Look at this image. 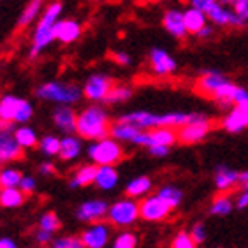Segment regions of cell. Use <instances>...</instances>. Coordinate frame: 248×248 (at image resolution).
<instances>
[{
    "label": "cell",
    "mask_w": 248,
    "mask_h": 248,
    "mask_svg": "<svg viewBox=\"0 0 248 248\" xmlns=\"http://www.w3.org/2000/svg\"><path fill=\"white\" fill-rule=\"evenodd\" d=\"M63 13V4L60 0H49L46 7H44L43 15L39 16L33 27L32 39H30V48H29V58L35 60L43 55L46 49L55 43V25Z\"/></svg>",
    "instance_id": "cell-1"
},
{
    "label": "cell",
    "mask_w": 248,
    "mask_h": 248,
    "mask_svg": "<svg viewBox=\"0 0 248 248\" xmlns=\"http://www.w3.org/2000/svg\"><path fill=\"white\" fill-rule=\"evenodd\" d=\"M238 85L232 83L222 71L217 69H204L201 71L199 78L196 79L194 90L199 95L211 99L220 108H231L234 104V93Z\"/></svg>",
    "instance_id": "cell-2"
},
{
    "label": "cell",
    "mask_w": 248,
    "mask_h": 248,
    "mask_svg": "<svg viewBox=\"0 0 248 248\" xmlns=\"http://www.w3.org/2000/svg\"><path fill=\"white\" fill-rule=\"evenodd\" d=\"M109 113L106 111L104 106L99 102L83 108L76 116V134L79 138L88 139V141H97V139L108 138L111 129Z\"/></svg>",
    "instance_id": "cell-3"
},
{
    "label": "cell",
    "mask_w": 248,
    "mask_h": 248,
    "mask_svg": "<svg viewBox=\"0 0 248 248\" xmlns=\"http://www.w3.org/2000/svg\"><path fill=\"white\" fill-rule=\"evenodd\" d=\"M197 113H180V111H174V113H150V111H130V113H125L120 118L125 120V122H130L136 127L143 130L155 129V127H182L186 122H190Z\"/></svg>",
    "instance_id": "cell-4"
},
{
    "label": "cell",
    "mask_w": 248,
    "mask_h": 248,
    "mask_svg": "<svg viewBox=\"0 0 248 248\" xmlns=\"http://www.w3.org/2000/svg\"><path fill=\"white\" fill-rule=\"evenodd\" d=\"M35 97L57 106H74L83 99V88L76 83L44 81L35 88Z\"/></svg>",
    "instance_id": "cell-5"
},
{
    "label": "cell",
    "mask_w": 248,
    "mask_h": 248,
    "mask_svg": "<svg viewBox=\"0 0 248 248\" xmlns=\"http://www.w3.org/2000/svg\"><path fill=\"white\" fill-rule=\"evenodd\" d=\"M88 157L97 166H116L125 158V150L115 138H102L92 141L88 146Z\"/></svg>",
    "instance_id": "cell-6"
},
{
    "label": "cell",
    "mask_w": 248,
    "mask_h": 248,
    "mask_svg": "<svg viewBox=\"0 0 248 248\" xmlns=\"http://www.w3.org/2000/svg\"><path fill=\"white\" fill-rule=\"evenodd\" d=\"M33 116V106L29 99H23V97L13 95V93H7V95L0 97V120H4L7 124H29Z\"/></svg>",
    "instance_id": "cell-7"
},
{
    "label": "cell",
    "mask_w": 248,
    "mask_h": 248,
    "mask_svg": "<svg viewBox=\"0 0 248 248\" xmlns=\"http://www.w3.org/2000/svg\"><path fill=\"white\" fill-rule=\"evenodd\" d=\"M213 130V122L206 115L197 113L190 122H186L185 125L178 127V141L183 144H196L208 136Z\"/></svg>",
    "instance_id": "cell-8"
},
{
    "label": "cell",
    "mask_w": 248,
    "mask_h": 248,
    "mask_svg": "<svg viewBox=\"0 0 248 248\" xmlns=\"http://www.w3.org/2000/svg\"><path fill=\"white\" fill-rule=\"evenodd\" d=\"M115 79L104 72H95V74H90L86 78L83 88V97L88 99L90 102H99L102 104L108 97V93L111 92L113 85H115Z\"/></svg>",
    "instance_id": "cell-9"
},
{
    "label": "cell",
    "mask_w": 248,
    "mask_h": 248,
    "mask_svg": "<svg viewBox=\"0 0 248 248\" xmlns=\"http://www.w3.org/2000/svg\"><path fill=\"white\" fill-rule=\"evenodd\" d=\"M204 13L208 16V21L217 29H245L243 23L229 7V4H225L224 0H217Z\"/></svg>",
    "instance_id": "cell-10"
},
{
    "label": "cell",
    "mask_w": 248,
    "mask_h": 248,
    "mask_svg": "<svg viewBox=\"0 0 248 248\" xmlns=\"http://www.w3.org/2000/svg\"><path fill=\"white\" fill-rule=\"evenodd\" d=\"M174 143H178V132L174 127H155V129L150 130H141L138 138L134 139L132 144L144 146V148H150V146H155V144H162V146L171 148Z\"/></svg>",
    "instance_id": "cell-11"
},
{
    "label": "cell",
    "mask_w": 248,
    "mask_h": 248,
    "mask_svg": "<svg viewBox=\"0 0 248 248\" xmlns=\"http://www.w3.org/2000/svg\"><path fill=\"white\" fill-rule=\"evenodd\" d=\"M148 67L152 76L157 78H169L176 74L178 62L171 53L164 48H152L148 51Z\"/></svg>",
    "instance_id": "cell-12"
},
{
    "label": "cell",
    "mask_w": 248,
    "mask_h": 248,
    "mask_svg": "<svg viewBox=\"0 0 248 248\" xmlns=\"http://www.w3.org/2000/svg\"><path fill=\"white\" fill-rule=\"evenodd\" d=\"M108 218L115 225H132L139 218V204L132 197L118 201L113 206H109Z\"/></svg>",
    "instance_id": "cell-13"
},
{
    "label": "cell",
    "mask_w": 248,
    "mask_h": 248,
    "mask_svg": "<svg viewBox=\"0 0 248 248\" xmlns=\"http://www.w3.org/2000/svg\"><path fill=\"white\" fill-rule=\"evenodd\" d=\"M171 211H172L171 204L164 197L158 196V194L157 196L146 197L139 204V217L148 220V222H160V220L167 218Z\"/></svg>",
    "instance_id": "cell-14"
},
{
    "label": "cell",
    "mask_w": 248,
    "mask_h": 248,
    "mask_svg": "<svg viewBox=\"0 0 248 248\" xmlns=\"http://www.w3.org/2000/svg\"><path fill=\"white\" fill-rule=\"evenodd\" d=\"M220 125L231 134L243 132L245 129H248V102H238L231 106V109L224 115Z\"/></svg>",
    "instance_id": "cell-15"
},
{
    "label": "cell",
    "mask_w": 248,
    "mask_h": 248,
    "mask_svg": "<svg viewBox=\"0 0 248 248\" xmlns=\"http://www.w3.org/2000/svg\"><path fill=\"white\" fill-rule=\"evenodd\" d=\"M162 27L171 37L178 39V41H182L188 35L185 19H183V9H180V7H169V9L164 11Z\"/></svg>",
    "instance_id": "cell-16"
},
{
    "label": "cell",
    "mask_w": 248,
    "mask_h": 248,
    "mask_svg": "<svg viewBox=\"0 0 248 248\" xmlns=\"http://www.w3.org/2000/svg\"><path fill=\"white\" fill-rule=\"evenodd\" d=\"M21 157H23V148L16 141L13 127L0 130V164L15 162Z\"/></svg>",
    "instance_id": "cell-17"
},
{
    "label": "cell",
    "mask_w": 248,
    "mask_h": 248,
    "mask_svg": "<svg viewBox=\"0 0 248 248\" xmlns=\"http://www.w3.org/2000/svg\"><path fill=\"white\" fill-rule=\"evenodd\" d=\"M83 27L78 19L65 18V19H58L57 25H55V41L62 44H72L76 43L78 39L81 37Z\"/></svg>",
    "instance_id": "cell-18"
},
{
    "label": "cell",
    "mask_w": 248,
    "mask_h": 248,
    "mask_svg": "<svg viewBox=\"0 0 248 248\" xmlns=\"http://www.w3.org/2000/svg\"><path fill=\"white\" fill-rule=\"evenodd\" d=\"M108 210H109V204L102 199H95V201H86L83 202L76 211L78 220L81 222H100L108 215Z\"/></svg>",
    "instance_id": "cell-19"
},
{
    "label": "cell",
    "mask_w": 248,
    "mask_h": 248,
    "mask_svg": "<svg viewBox=\"0 0 248 248\" xmlns=\"http://www.w3.org/2000/svg\"><path fill=\"white\" fill-rule=\"evenodd\" d=\"M76 116L78 113L72 109V106H63L58 104L53 109V124L60 132L63 134H74L76 132Z\"/></svg>",
    "instance_id": "cell-20"
},
{
    "label": "cell",
    "mask_w": 248,
    "mask_h": 248,
    "mask_svg": "<svg viewBox=\"0 0 248 248\" xmlns=\"http://www.w3.org/2000/svg\"><path fill=\"white\" fill-rule=\"evenodd\" d=\"M81 241L85 248H104L109 241V227L97 222L81 234Z\"/></svg>",
    "instance_id": "cell-21"
},
{
    "label": "cell",
    "mask_w": 248,
    "mask_h": 248,
    "mask_svg": "<svg viewBox=\"0 0 248 248\" xmlns=\"http://www.w3.org/2000/svg\"><path fill=\"white\" fill-rule=\"evenodd\" d=\"M141 130H143V129L136 127V125L130 124V122H125V120L118 118L116 122H113V124H111L109 136H111V138H115L116 141H120V143H130V144H132L134 139L138 138Z\"/></svg>",
    "instance_id": "cell-22"
},
{
    "label": "cell",
    "mask_w": 248,
    "mask_h": 248,
    "mask_svg": "<svg viewBox=\"0 0 248 248\" xmlns=\"http://www.w3.org/2000/svg\"><path fill=\"white\" fill-rule=\"evenodd\" d=\"M46 0H29L23 11L19 13L18 18V29H27L30 25H33L39 19V16L43 15L44 7H46Z\"/></svg>",
    "instance_id": "cell-23"
},
{
    "label": "cell",
    "mask_w": 248,
    "mask_h": 248,
    "mask_svg": "<svg viewBox=\"0 0 248 248\" xmlns=\"http://www.w3.org/2000/svg\"><path fill=\"white\" fill-rule=\"evenodd\" d=\"M81 139L79 136H72V134H65V138L60 139V152L58 157L62 158L63 162H71L74 158H78L81 155Z\"/></svg>",
    "instance_id": "cell-24"
},
{
    "label": "cell",
    "mask_w": 248,
    "mask_h": 248,
    "mask_svg": "<svg viewBox=\"0 0 248 248\" xmlns=\"http://www.w3.org/2000/svg\"><path fill=\"white\" fill-rule=\"evenodd\" d=\"M183 19H185V27L188 35H196L206 23H208V16L204 11L197 9V7H186L183 9Z\"/></svg>",
    "instance_id": "cell-25"
},
{
    "label": "cell",
    "mask_w": 248,
    "mask_h": 248,
    "mask_svg": "<svg viewBox=\"0 0 248 248\" xmlns=\"http://www.w3.org/2000/svg\"><path fill=\"white\" fill-rule=\"evenodd\" d=\"M118 183V172H116L115 166H99L97 167V176H95V185L102 190H111L115 188Z\"/></svg>",
    "instance_id": "cell-26"
},
{
    "label": "cell",
    "mask_w": 248,
    "mask_h": 248,
    "mask_svg": "<svg viewBox=\"0 0 248 248\" xmlns=\"http://www.w3.org/2000/svg\"><path fill=\"white\" fill-rule=\"evenodd\" d=\"M239 183V172L232 171L227 166H220L215 172V185L218 190H229L234 185Z\"/></svg>",
    "instance_id": "cell-27"
},
{
    "label": "cell",
    "mask_w": 248,
    "mask_h": 248,
    "mask_svg": "<svg viewBox=\"0 0 248 248\" xmlns=\"http://www.w3.org/2000/svg\"><path fill=\"white\" fill-rule=\"evenodd\" d=\"M97 164H86V166H81L76 171L74 178L71 180V186L76 188V186H86L95 183V176H97Z\"/></svg>",
    "instance_id": "cell-28"
},
{
    "label": "cell",
    "mask_w": 248,
    "mask_h": 248,
    "mask_svg": "<svg viewBox=\"0 0 248 248\" xmlns=\"http://www.w3.org/2000/svg\"><path fill=\"white\" fill-rule=\"evenodd\" d=\"M134 95V88L127 83H115L106 97L104 104H124Z\"/></svg>",
    "instance_id": "cell-29"
},
{
    "label": "cell",
    "mask_w": 248,
    "mask_h": 248,
    "mask_svg": "<svg viewBox=\"0 0 248 248\" xmlns=\"http://www.w3.org/2000/svg\"><path fill=\"white\" fill-rule=\"evenodd\" d=\"M15 138L23 150L35 148L39 144V138H37V134H35V130H33L32 127H29L27 124L19 125L18 129H15Z\"/></svg>",
    "instance_id": "cell-30"
},
{
    "label": "cell",
    "mask_w": 248,
    "mask_h": 248,
    "mask_svg": "<svg viewBox=\"0 0 248 248\" xmlns=\"http://www.w3.org/2000/svg\"><path fill=\"white\" fill-rule=\"evenodd\" d=\"M25 194L19 186H7L0 190V206L4 208H18L23 204Z\"/></svg>",
    "instance_id": "cell-31"
},
{
    "label": "cell",
    "mask_w": 248,
    "mask_h": 248,
    "mask_svg": "<svg viewBox=\"0 0 248 248\" xmlns=\"http://www.w3.org/2000/svg\"><path fill=\"white\" fill-rule=\"evenodd\" d=\"M150 188H152V182H150L148 176H139L134 178L132 182L127 185L125 192L129 197H143L144 194H148Z\"/></svg>",
    "instance_id": "cell-32"
},
{
    "label": "cell",
    "mask_w": 248,
    "mask_h": 248,
    "mask_svg": "<svg viewBox=\"0 0 248 248\" xmlns=\"http://www.w3.org/2000/svg\"><path fill=\"white\" fill-rule=\"evenodd\" d=\"M23 174L15 169V167H5L0 169V188H7V186H19Z\"/></svg>",
    "instance_id": "cell-33"
},
{
    "label": "cell",
    "mask_w": 248,
    "mask_h": 248,
    "mask_svg": "<svg viewBox=\"0 0 248 248\" xmlns=\"http://www.w3.org/2000/svg\"><path fill=\"white\" fill-rule=\"evenodd\" d=\"M37 146L41 148V152H43L44 155L55 157V155H58V152H60V138L48 134V136H44V138L39 141Z\"/></svg>",
    "instance_id": "cell-34"
},
{
    "label": "cell",
    "mask_w": 248,
    "mask_h": 248,
    "mask_svg": "<svg viewBox=\"0 0 248 248\" xmlns=\"http://www.w3.org/2000/svg\"><path fill=\"white\" fill-rule=\"evenodd\" d=\"M231 210H232V201H231L229 196H218L215 201H213V204H211V215H217V217H224V215H229Z\"/></svg>",
    "instance_id": "cell-35"
},
{
    "label": "cell",
    "mask_w": 248,
    "mask_h": 248,
    "mask_svg": "<svg viewBox=\"0 0 248 248\" xmlns=\"http://www.w3.org/2000/svg\"><path fill=\"white\" fill-rule=\"evenodd\" d=\"M225 4L234 11V15L238 16L243 27H248V0H224Z\"/></svg>",
    "instance_id": "cell-36"
},
{
    "label": "cell",
    "mask_w": 248,
    "mask_h": 248,
    "mask_svg": "<svg viewBox=\"0 0 248 248\" xmlns=\"http://www.w3.org/2000/svg\"><path fill=\"white\" fill-rule=\"evenodd\" d=\"M158 196L164 197V199L171 204L172 210H174V208H178V206H180V202H182V199H183L182 190H180V188H176V186H164V188H160Z\"/></svg>",
    "instance_id": "cell-37"
},
{
    "label": "cell",
    "mask_w": 248,
    "mask_h": 248,
    "mask_svg": "<svg viewBox=\"0 0 248 248\" xmlns=\"http://www.w3.org/2000/svg\"><path fill=\"white\" fill-rule=\"evenodd\" d=\"M39 229L48 231V232H57L60 229V218L55 211H48L41 217V222H39Z\"/></svg>",
    "instance_id": "cell-38"
},
{
    "label": "cell",
    "mask_w": 248,
    "mask_h": 248,
    "mask_svg": "<svg viewBox=\"0 0 248 248\" xmlns=\"http://www.w3.org/2000/svg\"><path fill=\"white\" fill-rule=\"evenodd\" d=\"M138 245V238L134 232H122L118 238L115 239L113 248H136Z\"/></svg>",
    "instance_id": "cell-39"
},
{
    "label": "cell",
    "mask_w": 248,
    "mask_h": 248,
    "mask_svg": "<svg viewBox=\"0 0 248 248\" xmlns=\"http://www.w3.org/2000/svg\"><path fill=\"white\" fill-rule=\"evenodd\" d=\"M171 248H197V243L188 232H180L172 241Z\"/></svg>",
    "instance_id": "cell-40"
},
{
    "label": "cell",
    "mask_w": 248,
    "mask_h": 248,
    "mask_svg": "<svg viewBox=\"0 0 248 248\" xmlns=\"http://www.w3.org/2000/svg\"><path fill=\"white\" fill-rule=\"evenodd\" d=\"M51 248H85L81 238H60L53 243Z\"/></svg>",
    "instance_id": "cell-41"
},
{
    "label": "cell",
    "mask_w": 248,
    "mask_h": 248,
    "mask_svg": "<svg viewBox=\"0 0 248 248\" xmlns=\"http://www.w3.org/2000/svg\"><path fill=\"white\" fill-rule=\"evenodd\" d=\"M111 60L120 67H129L132 63V57L127 51H113L111 53Z\"/></svg>",
    "instance_id": "cell-42"
},
{
    "label": "cell",
    "mask_w": 248,
    "mask_h": 248,
    "mask_svg": "<svg viewBox=\"0 0 248 248\" xmlns=\"http://www.w3.org/2000/svg\"><path fill=\"white\" fill-rule=\"evenodd\" d=\"M35 180H33L32 176H23L21 178V182H19V188H21V192L23 194H32V192H35Z\"/></svg>",
    "instance_id": "cell-43"
},
{
    "label": "cell",
    "mask_w": 248,
    "mask_h": 248,
    "mask_svg": "<svg viewBox=\"0 0 248 248\" xmlns=\"http://www.w3.org/2000/svg\"><path fill=\"white\" fill-rule=\"evenodd\" d=\"M190 236L194 238V241H196L197 245L202 243V241H204V238H206V229H204V225H202V224H196V225H194V227H192Z\"/></svg>",
    "instance_id": "cell-44"
},
{
    "label": "cell",
    "mask_w": 248,
    "mask_h": 248,
    "mask_svg": "<svg viewBox=\"0 0 248 248\" xmlns=\"http://www.w3.org/2000/svg\"><path fill=\"white\" fill-rule=\"evenodd\" d=\"M213 33H215V27L208 21V23H206L204 27H202V29L196 33V37L201 39V41H208L210 37H213Z\"/></svg>",
    "instance_id": "cell-45"
},
{
    "label": "cell",
    "mask_w": 248,
    "mask_h": 248,
    "mask_svg": "<svg viewBox=\"0 0 248 248\" xmlns=\"http://www.w3.org/2000/svg\"><path fill=\"white\" fill-rule=\"evenodd\" d=\"M169 146H162V144H155V146H150L148 152L150 155H153V157H167V153H169Z\"/></svg>",
    "instance_id": "cell-46"
},
{
    "label": "cell",
    "mask_w": 248,
    "mask_h": 248,
    "mask_svg": "<svg viewBox=\"0 0 248 248\" xmlns=\"http://www.w3.org/2000/svg\"><path fill=\"white\" fill-rule=\"evenodd\" d=\"M217 0H186V4L190 7H197L201 11H206L211 4H215Z\"/></svg>",
    "instance_id": "cell-47"
},
{
    "label": "cell",
    "mask_w": 248,
    "mask_h": 248,
    "mask_svg": "<svg viewBox=\"0 0 248 248\" xmlns=\"http://www.w3.org/2000/svg\"><path fill=\"white\" fill-rule=\"evenodd\" d=\"M51 236H53V232H48V231H43V229H39L37 231V234H35V238H37V241L39 243H49L51 241Z\"/></svg>",
    "instance_id": "cell-48"
},
{
    "label": "cell",
    "mask_w": 248,
    "mask_h": 248,
    "mask_svg": "<svg viewBox=\"0 0 248 248\" xmlns=\"http://www.w3.org/2000/svg\"><path fill=\"white\" fill-rule=\"evenodd\" d=\"M236 206H238L239 210H245V208H248V188H245L243 194L238 197V201H236Z\"/></svg>",
    "instance_id": "cell-49"
},
{
    "label": "cell",
    "mask_w": 248,
    "mask_h": 248,
    "mask_svg": "<svg viewBox=\"0 0 248 248\" xmlns=\"http://www.w3.org/2000/svg\"><path fill=\"white\" fill-rule=\"evenodd\" d=\"M41 172L46 174V176H48V174H55V166H53L51 162H44L43 166H41Z\"/></svg>",
    "instance_id": "cell-50"
},
{
    "label": "cell",
    "mask_w": 248,
    "mask_h": 248,
    "mask_svg": "<svg viewBox=\"0 0 248 248\" xmlns=\"http://www.w3.org/2000/svg\"><path fill=\"white\" fill-rule=\"evenodd\" d=\"M0 248H18V247H16V243L13 241V239L2 238L0 239Z\"/></svg>",
    "instance_id": "cell-51"
},
{
    "label": "cell",
    "mask_w": 248,
    "mask_h": 248,
    "mask_svg": "<svg viewBox=\"0 0 248 248\" xmlns=\"http://www.w3.org/2000/svg\"><path fill=\"white\" fill-rule=\"evenodd\" d=\"M239 183H243V185H247L248 183V171L239 172Z\"/></svg>",
    "instance_id": "cell-52"
},
{
    "label": "cell",
    "mask_w": 248,
    "mask_h": 248,
    "mask_svg": "<svg viewBox=\"0 0 248 248\" xmlns=\"http://www.w3.org/2000/svg\"><path fill=\"white\" fill-rule=\"evenodd\" d=\"M146 2H152V4H162V2H167V0H146Z\"/></svg>",
    "instance_id": "cell-53"
},
{
    "label": "cell",
    "mask_w": 248,
    "mask_h": 248,
    "mask_svg": "<svg viewBox=\"0 0 248 248\" xmlns=\"http://www.w3.org/2000/svg\"><path fill=\"white\" fill-rule=\"evenodd\" d=\"M245 186V188H248V183H247V185H243Z\"/></svg>",
    "instance_id": "cell-54"
},
{
    "label": "cell",
    "mask_w": 248,
    "mask_h": 248,
    "mask_svg": "<svg viewBox=\"0 0 248 248\" xmlns=\"http://www.w3.org/2000/svg\"><path fill=\"white\" fill-rule=\"evenodd\" d=\"M0 169H2V167H0Z\"/></svg>",
    "instance_id": "cell-55"
},
{
    "label": "cell",
    "mask_w": 248,
    "mask_h": 248,
    "mask_svg": "<svg viewBox=\"0 0 248 248\" xmlns=\"http://www.w3.org/2000/svg\"><path fill=\"white\" fill-rule=\"evenodd\" d=\"M0 190H2V188H0Z\"/></svg>",
    "instance_id": "cell-56"
}]
</instances>
